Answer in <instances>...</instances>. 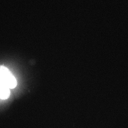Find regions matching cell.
I'll list each match as a JSON object with an SVG mask.
<instances>
[{
	"label": "cell",
	"instance_id": "obj_1",
	"mask_svg": "<svg viewBox=\"0 0 128 128\" xmlns=\"http://www.w3.org/2000/svg\"><path fill=\"white\" fill-rule=\"evenodd\" d=\"M0 81L10 89H13L17 85V82L13 74L6 66L0 65Z\"/></svg>",
	"mask_w": 128,
	"mask_h": 128
},
{
	"label": "cell",
	"instance_id": "obj_2",
	"mask_svg": "<svg viewBox=\"0 0 128 128\" xmlns=\"http://www.w3.org/2000/svg\"><path fill=\"white\" fill-rule=\"evenodd\" d=\"M10 95V88L0 81V98L8 99Z\"/></svg>",
	"mask_w": 128,
	"mask_h": 128
}]
</instances>
